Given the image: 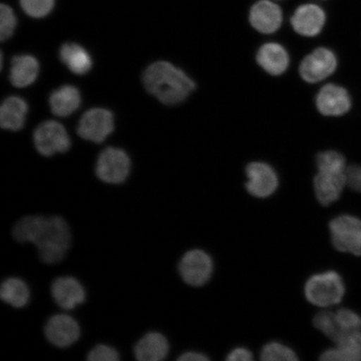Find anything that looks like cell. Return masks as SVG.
<instances>
[{
    "label": "cell",
    "mask_w": 361,
    "mask_h": 361,
    "mask_svg": "<svg viewBox=\"0 0 361 361\" xmlns=\"http://www.w3.org/2000/svg\"><path fill=\"white\" fill-rule=\"evenodd\" d=\"M252 360V355L245 348H236L233 350L227 356L228 361H250Z\"/></svg>",
    "instance_id": "33"
},
{
    "label": "cell",
    "mask_w": 361,
    "mask_h": 361,
    "mask_svg": "<svg viewBox=\"0 0 361 361\" xmlns=\"http://www.w3.org/2000/svg\"><path fill=\"white\" fill-rule=\"evenodd\" d=\"M34 142L39 154L51 157L66 152L71 148V139L66 128L55 121H47L35 130Z\"/></svg>",
    "instance_id": "7"
},
{
    "label": "cell",
    "mask_w": 361,
    "mask_h": 361,
    "mask_svg": "<svg viewBox=\"0 0 361 361\" xmlns=\"http://www.w3.org/2000/svg\"><path fill=\"white\" fill-rule=\"evenodd\" d=\"M250 21L260 33L272 34L281 28L283 15L278 4L269 0H261L252 7Z\"/></svg>",
    "instance_id": "15"
},
{
    "label": "cell",
    "mask_w": 361,
    "mask_h": 361,
    "mask_svg": "<svg viewBox=\"0 0 361 361\" xmlns=\"http://www.w3.org/2000/svg\"><path fill=\"white\" fill-rule=\"evenodd\" d=\"M23 11L30 17L43 18L51 12L55 0H20Z\"/></svg>",
    "instance_id": "28"
},
{
    "label": "cell",
    "mask_w": 361,
    "mask_h": 361,
    "mask_svg": "<svg viewBox=\"0 0 361 361\" xmlns=\"http://www.w3.org/2000/svg\"><path fill=\"white\" fill-rule=\"evenodd\" d=\"M115 129L114 116L103 108H93L81 117L78 133L81 138L94 143H102Z\"/></svg>",
    "instance_id": "9"
},
{
    "label": "cell",
    "mask_w": 361,
    "mask_h": 361,
    "mask_svg": "<svg viewBox=\"0 0 361 361\" xmlns=\"http://www.w3.org/2000/svg\"><path fill=\"white\" fill-rule=\"evenodd\" d=\"M347 185L361 193V165H351L346 169Z\"/></svg>",
    "instance_id": "32"
},
{
    "label": "cell",
    "mask_w": 361,
    "mask_h": 361,
    "mask_svg": "<svg viewBox=\"0 0 361 361\" xmlns=\"http://www.w3.org/2000/svg\"><path fill=\"white\" fill-rule=\"evenodd\" d=\"M316 106L324 116H341L350 110L351 97L341 85L328 84L320 89L316 97Z\"/></svg>",
    "instance_id": "13"
},
{
    "label": "cell",
    "mask_w": 361,
    "mask_h": 361,
    "mask_svg": "<svg viewBox=\"0 0 361 361\" xmlns=\"http://www.w3.org/2000/svg\"><path fill=\"white\" fill-rule=\"evenodd\" d=\"M314 326L333 341L336 342L344 332L338 326L336 313L323 311L315 315Z\"/></svg>",
    "instance_id": "26"
},
{
    "label": "cell",
    "mask_w": 361,
    "mask_h": 361,
    "mask_svg": "<svg viewBox=\"0 0 361 361\" xmlns=\"http://www.w3.org/2000/svg\"><path fill=\"white\" fill-rule=\"evenodd\" d=\"M257 62L267 73L279 75L288 69L290 57L281 44L268 43L259 48L257 53Z\"/></svg>",
    "instance_id": "19"
},
{
    "label": "cell",
    "mask_w": 361,
    "mask_h": 361,
    "mask_svg": "<svg viewBox=\"0 0 361 361\" xmlns=\"http://www.w3.org/2000/svg\"><path fill=\"white\" fill-rule=\"evenodd\" d=\"M51 295L57 306L66 311L75 309L87 300L82 283L73 276L56 278L51 283Z\"/></svg>",
    "instance_id": "11"
},
{
    "label": "cell",
    "mask_w": 361,
    "mask_h": 361,
    "mask_svg": "<svg viewBox=\"0 0 361 361\" xmlns=\"http://www.w3.org/2000/svg\"><path fill=\"white\" fill-rule=\"evenodd\" d=\"M331 241L336 250L361 256V220L350 215H341L329 224Z\"/></svg>",
    "instance_id": "4"
},
{
    "label": "cell",
    "mask_w": 361,
    "mask_h": 361,
    "mask_svg": "<svg viewBox=\"0 0 361 361\" xmlns=\"http://www.w3.org/2000/svg\"><path fill=\"white\" fill-rule=\"evenodd\" d=\"M44 336L58 348H68L79 341L80 324L73 316L56 314L51 316L44 327Z\"/></svg>",
    "instance_id": "8"
},
{
    "label": "cell",
    "mask_w": 361,
    "mask_h": 361,
    "mask_svg": "<svg viewBox=\"0 0 361 361\" xmlns=\"http://www.w3.org/2000/svg\"><path fill=\"white\" fill-rule=\"evenodd\" d=\"M326 20V13L322 8L309 4L297 8L291 18V25L296 33L313 37L322 32Z\"/></svg>",
    "instance_id": "14"
},
{
    "label": "cell",
    "mask_w": 361,
    "mask_h": 361,
    "mask_svg": "<svg viewBox=\"0 0 361 361\" xmlns=\"http://www.w3.org/2000/svg\"><path fill=\"white\" fill-rule=\"evenodd\" d=\"M345 292L344 281L335 271L313 275L306 282L305 287L307 300L319 307H329L340 303Z\"/></svg>",
    "instance_id": "3"
},
{
    "label": "cell",
    "mask_w": 361,
    "mask_h": 361,
    "mask_svg": "<svg viewBox=\"0 0 361 361\" xmlns=\"http://www.w3.org/2000/svg\"><path fill=\"white\" fill-rule=\"evenodd\" d=\"M0 299L13 308H24L30 299L28 284L20 278L10 277L4 279L0 286Z\"/></svg>",
    "instance_id": "24"
},
{
    "label": "cell",
    "mask_w": 361,
    "mask_h": 361,
    "mask_svg": "<svg viewBox=\"0 0 361 361\" xmlns=\"http://www.w3.org/2000/svg\"><path fill=\"white\" fill-rule=\"evenodd\" d=\"M336 317L343 332L361 331V317L355 311L341 309L336 313Z\"/></svg>",
    "instance_id": "30"
},
{
    "label": "cell",
    "mask_w": 361,
    "mask_h": 361,
    "mask_svg": "<svg viewBox=\"0 0 361 361\" xmlns=\"http://www.w3.org/2000/svg\"><path fill=\"white\" fill-rule=\"evenodd\" d=\"M314 184L316 197L320 204L329 206L340 198L347 185L346 171L344 173L319 171Z\"/></svg>",
    "instance_id": "16"
},
{
    "label": "cell",
    "mask_w": 361,
    "mask_h": 361,
    "mask_svg": "<svg viewBox=\"0 0 361 361\" xmlns=\"http://www.w3.org/2000/svg\"><path fill=\"white\" fill-rule=\"evenodd\" d=\"M87 360L90 361H119L120 354L114 347L106 344H98L88 352Z\"/></svg>",
    "instance_id": "31"
},
{
    "label": "cell",
    "mask_w": 361,
    "mask_h": 361,
    "mask_svg": "<svg viewBox=\"0 0 361 361\" xmlns=\"http://www.w3.org/2000/svg\"><path fill=\"white\" fill-rule=\"evenodd\" d=\"M214 271V263L209 255L200 250H192L185 254L178 264V272L183 281L193 287H200L209 281Z\"/></svg>",
    "instance_id": "6"
},
{
    "label": "cell",
    "mask_w": 361,
    "mask_h": 361,
    "mask_svg": "<svg viewBox=\"0 0 361 361\" xmlns=\"http://www.w3.org/2000/svg\"><path fill=\"white\" fill-rule=\"evenodd\" d=\"M29 107L24 99L8 97L0 108V125L4 130L17 132L24 128Z\"/></svg>",
    "instance_id": "20"
},
{
    "label": "cell",
    "mask_w": 361,
    "mask_h": 361,
    "mask_svg": "<svg viewBox=\"0 0 361 361\" xmlns=\"http://www.w3.org/2000/svg\"><path fill=\"white\" fill-rule=\"evenodd\" d=\"M81 96L79 90L72 85H64L51 93L49 106L53 114L66 117L74 113L80 106Z\"/></svg>",
    "instance_id": "22"
},
{
    "label": "cell",
    "mask_w": 361,
    "mask_h": 361,
    "mask_svg": "<svg viewBox=\"0 0 361 361\" xmlns=\"http://www.w3.org/2000/svg\"><path fill=\"white\" fill-rule=\"evenodd\" d=\"M248 180L246 188L251 195L256 197H267L276 191L279 179L276 173L264 162H252L246 168Z\"/></svg>",
    "instance_id": "12"
},
{
    "label": "cell",
    "mask_w": 361,
    "mask_h": 361,
    "mask_svg": "<svg viewBox=\"0 0 361 361\" xmlns=\"http://www.w3.org/2000/svg\"><path fill=\"white\" fill-rule=\"evenodd\" d=\"M336 344V348L324 351L320 355V360L324 361L361 360V331L343 334Z\"/></svg>",
    "instance_id": "18"
},
{
    "label": "cell",
    "mask_w": 361,
    "mask_h": 361,
    "mask_svg": "<svg viewBox=\"0 0 361 361\" xmlns=\"http://www.w3.org/2000/svg\"><path fill=\"white\" fill-rule=\"evenodd\" d=\"M337 66L335 53L327 48H318L302 61L300 74L306 82L317 83L331 75Z\"/></svg>",
    "instance_id": "10"
},
{
    "label": "cell",
    "mask_w": 361,
    "mask_h": 361,
    "mask_svg": "<svg viewBox=\"0 0 361 361\" xmlns=\"http://www.w3.org/2000/svg\"><path fill=\"white\" fill-rule=\"evenodd\" d=\"M260 358L265 361H296L295 351L278 342H270L261 351Z\"/></svg>",
    "instance_id": "27"
},
{
    "label": "cell",
    "mask_w": 361,
    "mask_h": 361,
    "mask_svg": "<svg viewBox=\"0 0 361 361\" xmlns=\"http://www.w3.org/2000/svg\"><path fill=\"white\" fill-rule=\"evenodd\" d=\"M61 61L75 75H85L92 68V60L87 49L74 43L63 44L60 51Z\"/></svg>",
    "instance_id": "23"
},
{
    "label": "cell",
    "mask_w": 361,
    "mask_h": 361,
    "mask_svg": "<svg viewBox=\"0 0 361 361\" xmlns=\"http://www.w3.org/2000/svg\"><path fill=\"white\" fill-rule=\"evenodd\" d=\"M142 81L147 92L166 106L178 105L196 89L195 82L183 71L166 61L149 66Z\"/></svg>",
    "instance_id": "2"
},
{
    "label": "cell",
    "mask_w": 361,
    "mask_h": 361,
    "mask_svg": "<svg viewBox=\"0 0 361 361\" xmlns=\"http://www.w3.org/2000/svg\"><path fill=\"white\" fill-rule=\"evenodd\" d=\"M178 361H207L209 360L204 354L200 353V352L188 351L180 355L178 359Z\"/></svg>",
    "instance_id": "34"
},
{
    "label": "cell",
    "mask_w": 361,
    "mask_h": 361,
    "mask_svg": "<svg viewBox=\"0 0 361 361\" xmlns=\"http://www.w3.org/2000/svg\"><path fill=\"white\" fill-rule=\"evenodd\" d=\"M169 350L168 338L159 332L151 331L135 343L133 351L139 361H161L168 357Z\"/></svg>",
    "instance_id": "17"
},
{
    "label": "cell",
    "mask_w": 361,
    "mask_h": 361,
    "mask_svg": "<svg viewBox=\"0 0 361 361\" xmlns=\"http://www.w3.org/2000/svg\"><path fill=\"white\" fill-rule=\"evenodd\" d=\"M12 235L17 242L33 245L40 261L49 265L65 259L72 242L69 224L58 215L23 216L13 224Z\"/></svg>",
    "instance_id": "1"
},
{
    "label": "cell",
    "mask_w": 361,
    "mask_h": 361,
    "mask_svg": "<svg viewBox=\"0 0 361 361\" xmlns=\"http://www.w3.org/2000/svg\"><path fill=\"white\" fill-rule=\"evenodd\" d=\"M16 17L12 8L7 4L0 6V39L6 42L13 34L16 27Z\"/></svg>",
    "instance_id": "29"
},
{
    "label": "cell",
    "mask_w": 361,
    "mask_h": 361,
    "mask_svg": "<svg viewBox=\"0 0 361 361\" xmlns=\"http://www.w3.org/2000/svg\"><path fill=\"white\" fill-rule=\"evenodd\" d=\"M316 165L319 171L327 173H344L346 171V161L341 153L326 151L319 153L316 157Z\"/></svg>",
    "instance_id": "25"
},
{
    "label": "cell",
    "mask_w": 361,
    "mask_h": 361,
    "mask_svg": "<svg viewBox=\"0 0 361 361\" xmlns=\"http://www.w3.org/2000/svg\"><path fill=\"white\" fill-rule=\"evenodd\" d=\"M130 171V158L121 149L108 147L98 157L96 174L103 183H123L128 178Z\"/></svg>",
    "instance_id": "5"
},
{
    "label": "cell",
    "mask_w": 361,
    "mask_h": 361,
    "mask_svg": "<svg viewBox=\"0 0 361 361\" xmlns=\"http://www.w3.org/2000/svg\"><path fill=\"white\" fill-rule=\"evenodd\" d=\"M39 72V64L34 56H16L11 61V82L18 88L29 87L37 78Z\"/></svg>",
    "instance_id": "21"
}]
</instances>
